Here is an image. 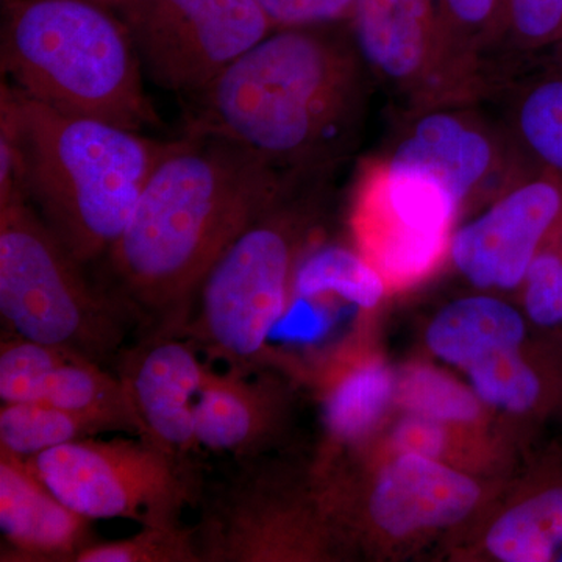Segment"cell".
<instances>
[{"instance_id":"obj_27","label":"cell","mask_w":562,"mask_h":562,"mask_svg":"<svg viewBox=\"0 0 562 562\" xmlns=\"http://www.w3.org/2000/svg\"><path fill=\"white\" fill-rule=\"evenodd\" d=\"M468 371L476 392L492 405L522 413L541 398V379L520 358L519 349L492 351L469 366Z\"/></svg>"},{"instance_id":"obj_7","label":"cell","mask_w":562,"mask_h":562,"mask_svg":"<svg viewBox=\"0 0 562 562\" xmlns=\"http://www.w3.org/2000/svg\"><path fill=\"white\" fill-rule=\"evenodd\" d=\"M66 506L92 520L139 527L180 525L198 508L206 480L195 458L177 457L140 438L63 443L25 461Z\"/></svg>"},{"instance_id":"obj_8","label":"cell","mask_w":562,"mask_h":562,"mask_svg":"<svg viewBox=\"0 0 562 562\" xmlns=\"http://www.w3.org/2000/svg\"><path fill=\"white\" fill-rule=\"evenodd\" d=\"M461 211L428 173L384 154L362 158L350 192L349 225L358 254L391 290L430 279L452 250Z\"/></svg>"},{"instance_id":"obj_3","label":"cell","mask_w":562,"mask_h":562,"mask_svg":"<svg viewBox=\"0 0 562 562\" xmlns=\"http://www.w3.org/2000/svg\"><path fill=\"white\" fill-rule=\"evenodd\" d=\"M0 110V173L13 177L76 260L105 258L177 140L63 113L5 85Z\"/></svg>"},{"instance_id":"obj_32","label":"cell","mask_w":562,"mask_h":562,"mask_svg":"<svg viewBox=\"0 0 562 562\" xmlns=\"http://www.w3.org/2000/svg\"><path fill=\"white\" fill-rule=\"evenodd\" d=\"M446 435L439 420L413 414L398 424L394 432V446L402 454H419L435 458L442 452Z\"/></svg>"},{"instance_id":"obj_5","label":"cell","mask_w":562,"mask_h":562,"mask_svg":"<svg viewBox=\"0 0 562 562\" xmlns=\"http://www.w3.org/2000/svg\"><path fill=\"white\" fill-rule=\"evenodd\" d=\"M331 176L295 180L206 273L180 333L206 360L243 371L261 364L269 336L286 313Z\"/></svg>"},{"instance_id":"obj_24","label":"cell","mask_w":562,"mask_h":562,"mask_svg":"<svg viewBox=\"0 0 562 562\" xmlns=\"http://www.w3.org/2000/svg\"><path fill=\"white\" fill-rule=\"evenodd\" d=\"M294 291L302 297L338 294L372 308L382 299L384 281L360 254L328 246L305 255L295 273Z\"/></svg>"},{"instance_id":"obj_26","label":"cell","mask_w":562,"mask_h":562,"mask_svg":"<svg viewBox=\"0 0 562 562\" xmlns=\"http://www.w3.org/2000/svg\"><path fill=\"white\" fill-rule=\"evenodd\" d=\"M76 562H201L194 525L140 527L131 538L95 542Z\"/></svg>"},{"instance_id":"obj_25","label":"cell","mask_w":562,"mask_h":562,"mask_svg":"<svg viewBox=\"0 0 562 562\" xmlns=\"http://www.w3.org/2000/svg\"><path fill=\"white\" fill-rule=\"evenodd\" d=\"M432 5L454 46L491 70V55L506 49L503 0H432Z\"/></svg>"},{"instance_id":"obj_15","label":"cell","mask_w":562,"mask_h":562,"mask_svg":"<svg viewBox=\"0 0 562 562\" xmlns=\"http://www.w3.org/2000/svg\"><path fill=\"white\" fill-rule=\"evenodd\" d=\"M2 403L44 402L98 420L106 431L138 438L116 373L98 362L7 331L0 346Z\"/></svg>"},{"instance_id":"obj_34","label":"cell","mask_w":562,"mask_h":562,"mask_svg":"<svg viewBox=\"0 0 562 562\" xmlns=\"http://www.w3.org/2000/svg\"><path fill=\"white\" fill-rule=\"evenodd\" d=\"M95 2H106V0H95Z\"/></svg>"},{"instance_id":"obj_19","label":"cell","mask_w":562,"mask_h":562,"mask_svg":"<svg viewBox=\"0 0 562 562\" xmlns=\"http://www.w3.org/2000/svg\"><path fill=\"white\" fill-rule=\"evenodd\" d=\"M505 128L531 171L562 183V66L514 81Z\"/></svg>"},{"instance_id":"obj_13","label":"cell","mask_w":562,"mask_h":562,"mask_svg":"<svg viewBox=\"0 0 562 562\" xmlns=\"http://www.w3.org/2000/svg\"><path fill=\"white\" fill-rule=\"evenodd\" d=\"M211 368L194 344L173 333L136 336L121 350L113 372L124 387L138 438L177 454L195 458V401Z\"/></svg>"},{"instance_id":"obj_11","label":"cell","mask_w":562,"mask_h":562,"mask_svg":"<svg viewBox=\"0 0 562 562\" xmlns=\"http://www.w3.org/2000/svg\"><path fill=\"white\" fill-rule=\"evenodd\" d=\"M272 469L261 454L233 460V471L206 484L194 524L201 562H262L312 554L319 522L301 503L277 495Z\"/></svg>"},{"instance_id":"obj_31","label":"cell","mask_w":562,"mask_h":562,"mask_svg":"<svg viewBox=\"0 0 562 562\" xmlns=\"http://www.w3.org/2000/svg\"><path fill=\"white\" fill-rule=\"evenodd\" d=\"M273 31L349 24L357 0H255Z\"/></svg>"},{"instance_id":"obj_28","label":"cell","mask_w":562,"mask_h":562,"mask_svg":"<svg viewBox=\"0 0 562 562\" xmlns=\"http://www.w3.org/2000/svg\"><path fill=\"white\" fill-rule=\"evenodd\" d=\"M397 395L408 412L430 419L472 420L480 412L471 392L428 368L409 369L398 382Z\"/></svg>"},{"instance_id":"obj_22","label":"cell","mask_w":562,"mask_h":562,"mask_svg":"<svg viewBox=\"0 0 562 562\" xmlns=\"http://www.w3.org/2000/svg\"><path fill=\"white\" fill-rule=\"evenodd\" d=\"M562 543V486L532 495L505 514L487 535V547L498 560H552Z\"/></svg>"},{"instance_id":"obj_17","label":"cell","mask_w":562,"mask_h":562,"mask_svg":"<svg viewBox=\"0 0 562 562\" xmlns=\"http://www.w3.org/2000/svg\"><path fill=\"white\" fill-rule=\"evenodd\" d=\"M283 392L260 366L249 371L211 369L195 401L194 431L201 449L232 460L258 457L279 431Z\"/></svg>"},{"instance_id":"obj_18","label":"cell","mask_w":562,"mask_h":562,"mask_svg":"<svg viewBox=\"0 0 562 562\" xmlns=\"http://www.w3.org/2000/svg\"><path fill=\"white\" fill-rule=\"evenodd\" d=\"M480 490L431 458L402 454L380 475L369 502L373 522L394 536L446 527L468 516Z\"/></svg>"},{"instance_id":"obj_12","label":"cell","mask_w":562,"mask_h":562,"mask_svg":"<svg viewBox=\"0 0 562 562\" xmlns=\"http://www.w3.org/2000/svg\"><path fill=\"white\" fill-rule=\"evenodd\" d=\"M468 105L436 106L405 113L390 149L392 161L441 181L458 209L498 198L531 169L505 125L498 127Z\"/></svg>"},{"instance_id":"obj_30","label":"cell","mask_w":562,"mask_h":562,"mask_svg":"<svg viewBox=\"0 0 562 562\" xmlns=\"http://www.w3.org/2000/svg\"><path fill=\"white\" fill-rule=\"evenodd\" d=\"M525 303L536 324L553 327L562 322V251L542 249L536 255L527 276Z\"/></svg>"},{"instance_id":"obj_6","label":"cell","mask_w":562,"mask_h":562,"mask_svg":"<svg viewBox=\"0 0 562 562\" xmlns=\"http://www.w3.org/2000/svg\"><path fill=\"white\" fill-rule=\"evenodd\" d=\"M0 316L13 335L110 371L136 336L127 306L87 279L21 190L0 201Z\"/></svg>"},{"instance_id":"obj_9","label":"cell","mask_w":562,"mask_h":562,"mask_svg":"<svg viewBox=\"0 0 562 562\" xmlns=\"http://www.w3.org/2000/svg\"><path fill=\"white\" fill-rule=\"evenodd\" d=\"M349 29L369 74L405 113L479 103L494 87L491 70L454 46L432 0H357Z\"/></svg>"},{"instance_id":"obj_16","label":"cell","mask_w":562,"mask_h":562,"mask_svg":"<svg viewBox=\"0 0 562 562\" xmlns=\"http://www.w3.org/2000/svg\"><path fill=\"white\" fill-rule=\"evenodd\" d=\"M2 561L76 562L98 542L92 520L70 509L24 460L0 450Z\"/></svg>"},{"instance_id":"obj_1","label":"cell","mask_w":562,"mask_h":562,"mask_svg":"<svg viewBox=\"0 0 562 562\" xmlns=\"http://www.w3.org/2000/svg\"><path fill=\"white\" fill-rule=\"evenodd\" d=\"M302 177L217 136L177 139L105 257L109 279L99 281L127 306L136 336L180 335L217 258Z\"/></svg>"},{"instance_id":"obj_23","label":"cell","mask_w":562,"mask_h":562,"mask_svg":"<svg viewBox=\"0 0 562 562\" xmlns=\"http://www.w3.org/2000/svg\"><path fill=\"white\" fill-rule=\"evenodd\" d=\"M394 391L390 369L371 361L351 369L331 387L325 424L333 438L355 442L375 427Z\"/></svg>"},{"instance_id":"obj_20","label":"cell","mask_w":562,"mask_h":562,"mask_svg":"<svg viewBox=\"0 0 562 562\" xmlns=\"http://www.w3.org/2000/svg\"><path fill=\"white\" fill-rule=\"evenodd\" d=\"M522 317L497 299H462L442 310L428 330V344L442 360L468 369L501 349H519Z\"/></svg>"},{"instance_id":"obj_14","label":"cell","mask_w":562,"mask_h":562,"mask_svg":"<svg viewBox=\"0 0 562 562\" xmlns=\"http://www.w3.org/2000/svg\"><path fill=\"white\" fill-rule=\"evenodd\" d=\"M561 227V181L531 171L454 233L450 257L475 286L509 290L525 280L543 243Z\"/></svg>"},{"instance_id":"obj_33","label":"cell","mask_w":562,"mask_h":562,"mask_svg":"<svg viewBox=\"0 0 562 562\" xmlns=\"http://www.w3.org/2000/svg\"><path fill=\"white\" fill-rule=\"evenodd\" d=\"M554 47H557L558 54H560V60H561V66H562V36H561V40L558 41L557 46H554Z\"/></svg>"},{"instance_id":"obj_4","label":"cell","mask_w":562,"mask_h":562,"mask_svg":"<svg viewBox=\"0 0 562 562\" xmlns=\"http://www.w3.org/2000/svg\"><path fill=\"white\" fill-rule=\"evenodd\" d=\"M2 70L52 109L140 132L157 124L120 18L95 0L3 3Z\"/></svg>"},{"instance_id":"obj_2","label":"cell","mask_w":562,"mask_h":562,"mask_svg":"<svg viewBox=\"0 0 562 562\" xmlns=\"http://www.w3.org/2000/svg\"><path fill=\"white\" fill-rule=\"evenodd\" d=\"M368 74L342 25L273 31L187 99L184 135L232 140L294 176L333 173L360 138Z\"/></svg>"},{"instance_id":"obj_10","label":"cell","mask_w":562,"mask_h":562,"mask_svg":"<svg viewBox=\"0 0 562 562\" xmlns=\"http://www.w3.org/2000/svg\"><path fill=\"white\" fill-rule=\"evenodd\" d=\"M155 83L198 94L273 27L255 0H106Z\"/></svg>"},{"instance_id":"obj_21","label":"cell","mask_w":562,"mask_h":562,"mask_svg":"<svg viewBox=\"0 0 562 562\" xmlns=\"http://www.w3.org/2000/svg\"><path fill=\"white\" fill-rule=\"evenodd\" d=\"M101 432L109 431L98 420L50 403L11 402L0 408V450L24 461Z\"/></svg>"},{"instance_id":"obj_35","label":"cell","mask_w":562,"mask_h":562,"mask_svg":"<svg viewBox=\"0 0 562 562\" xmlns=\"http://www.w3.org/2000/svg\"><path fill=\"white\" fill-rule=\"evenodd\" d=\"M7 2H10V0H2V3H7Z\"/></svg>"},{"instance_id":"obj_29","label":"cell","mask_w":562,"mask_h":562,"mask_svg":"<svg viewBox=\"0 0 562 562\" xmlns=\"http://www.w3.org/2000/svg\"><path fill=\"white\" fill-rule=\"evenodd\" d=\"M506 49L535 54L562 36V0H503Z\"/></svg>"}]
</instances>
